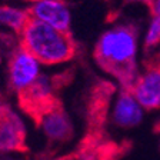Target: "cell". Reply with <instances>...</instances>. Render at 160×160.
<instances>
[{"label": "cell", "instance_id": "1", "mask_svg": "<svg viewBox=\"0 0 160 160\" xmlns=\"http://www.w3.org/2000/svg\"><path fill=\"white\" fill-rule=\"evenodd\" d=\"M137 36L139 30L136 24H117L99 37L93 49L96 64L116 79L119 87L132 89L139 74L136 62Z\"/></svg>", "mask_w": 160, "mask_h": 160}, {"label": "cell", "instance_id": "2", "mask_svg": "<svg viewBox=\"0 0 160 160\" xmlns=\"http://www.w3.org/2000/svg\"><path fill=\"white\" fill-rule=\"evenodd\" d=\"M17 44L42 66H54L73 60L79 53V43L72 32H62L30 17L17 34Z\"/></svg>", "mask_w": 160, "mask_h": 160}, {"label": "cell", "instance_id": "3", "mask_svg": "<svg viewBox=\"0 0 160 160\" xmlns=\"http://www.w3.org/2000/svg\"><path fill=\"white\" fill-rule=\"evenodd\" d=\"M70 80V70L54 76L40 74L33 83L16 93L19 107L37 124L44 114L62 104L59 90L69 84Z\"/></svg>", "mask_w": 160, "mask_h": 160}, {"label": "cell", "instance_id": "4", "mask_svg": "<svg viewBox=\"0 0 160 160\" xmlns=\"http://www.w3.org/2000/svg\"><path fill=\"white\" fill-rule=\"evenodd\" d=\"M116 86L107 80H97L90 87L86 99V137L80 143L82 153L90 156L99 144L106 142L104 130H106L107 116H109L110 102L116 93Z\"/></svg>", "mask_w": 160, "mask_h": 160}, {"label": "cell", "instance_id": "5", "mask_svg": "<svg viewBox=\"0 0 160 160\" xmlns=\"http://www.w3.org/2000/svg\"><path fill=\"white\" fill-rule=\"evenodd\" d=\"M132 93L143 110L160 109V53L144 59V69L132 84Z\"/></svg>", "mask_w": 160, "mask_h": 160}, {"label": "cell", "instance_id": "6", "mask_svg": "<svg viewBox=\"0 0 160 160\" xmlns=\"http://www.w3.org/2000/svg\"><path fill=\"white\" fill-rule=\"evenodd\" d=\"M9 87L19 92L40 76V64L32 54L16 44L9 57Z\"/></svg>", "mask_w": 160, "mask_h": 160}, {"label": "cell", "instance_id": "7", "mask_svg": "<svg viewBox=\"0 0 160 160\" xmlns=\"http://www.w3.org/2000/svg\"><path fill=\"white\" fill-rule=\"evenodd\" d=\"M0 150L2 152L27 150L26 127L20 117L6 103H0Z\"/></svg>", "mask_w": 160, "mask_h": 160}, {"label": "cell", "instance_id": "8", "mask_svg": "<svg viewBox=\"0 0 160 160\" xmlns=\"http://www.w3.org/2000/svg\"><path fill=\"white\" fill-rule=\"evenodd\" d=\"M26 10L32 19L43 22L62 32H70L72 14L64 0H42Z\"/></svg>", "mask_w": 160, "mask_h": 160}, {"label": "cell", "instance_id": "9", "mask_svg": "<svg viewBox=\"0 0 160 160\" xmlns=\"http://www.w3.org/2000/svg\"><path fill=\"white\" fill-rule=\"evenodd\" d=\"M143 117V109L134 99L130 89L119 87L114 109L112 113L113 123L122 129H132L142 122Z\"/></svg>", "mask_w": 160, "mask_h": 160}, {"label": "cell", "instance_id": "10", "mask_svg": "<svg viewBox=\"0 0 160 160\" xmlns=\"http://www.w3.org/2000/svg\"><path fill=\"white\" fill-rule=\"evenodd\" d=\"M36 126L43 130L46 137L52 143H64L69 142L73 136L72 122L64 110L63 103L44 114Z\"/></svg>", "mask_w": 160, "mask_h": 160}, {"label": "cell", "instance_id": "11", "mask_svg": "<svg viewBox=\"0 0 160 160\" xmlns=\"http://www.w3.org/2000/svg\"><path fill=\"white\" fill-rule=\"evenodd\" d=\"M30 19L27 10L16 9L10 6H0V24L6 26L7 29L13 30L14 34H19L27 20Z\"/></svg>", "mask_w": 160, "mask_h": 160}, {"label": "cell", "instance_id": "12", "mask_svg": "<svg viewBox=\"0 0 160 160\" xmlns=\"http://www.w3.org/2000/svg\"><path fill=\"white\" fill-rule=\"evenodd\" d=\"M160 43V17H152L150 27L147 30L146 39H144V53L149 54V52L153 47Z\"/></svg>", "mask_w": 160, "mask_h": 160}, {"label": "cell", "instance_id": "13", "mask_svg": "<svg viewBox=\"0 0 160 160\" xmlns=\"http://www.w3.org/2000/svg\"><path fill=\"white\" fill-rule=\"evenodd\" d=\"M127 3L132 2H137L142 3L149 9V13L152 17H160V0H126Z\"/></svg>", "mask_w": 160, "mask_h": 160}, {"label": "cell", "instance_id": "14", "mask_svg": "<svg viewBox=\"0 0 160 160\" xmlns=\"http://www.w3.org/2000/svg\"><path fill=\"white\" fill-rule=\"evenodd\" d=\"M2 40H3V36L0 34V42H2ZM2 43H3V42H2ZM0 52H2V49H0ZM0 63H2V53H0Z\"/></svg>", "mask_w": 160, "mask_h": 160}, {"label": "cell", "instance_id": "15", "mask_svg": "<svg viewBox=\"0 0 160 160\" xmlns=\"http://www.w3.org/2000/svg\"><path fill=\"white\" fill-rule=\"evenodd\" d=\"M26 2H32V3H37V2H42V0H26Z\"/></svg>", "mask_w": 160, "mask_h": 160}]
</instances>
